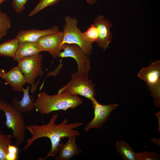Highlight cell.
<instances>
[{"label":"cell","mask_w":160,"mask_h":160,"mask_svg":"<svg viewBox=\"0 0 160 160\" xmlns=\"http://www.w3.org/2000/svg\"><path fill=\"white\" fill-rule=\"evenodd\" d=\"M1 78L11 87L15 92H23V85L27 82L25 76L17 66L7 72H4Z\"/></svg>","instance_id":"obj_12"},{"label":"cell","mask_w":160,"mask_h":160,"mask_svg":"<svg viewBox=\"0 0 160 160\" xmlns=\"http://www.w3.org/2000/svg\"><path fill=\"white\" fill-rule=\"evenodd\" d=\"M65 21L62 46L65 44H76L89 56L92 53V44L82 39V32L77 27L78 20L76 18L67 15L65 17Z\"/></svg>","instance_id":"obj_7"},{"label":"cell","mask_w":160,"mask_h":160,"mask_svg":"<svg viewBox=\"0 0 160 160\" xmlns=\"http://www.w3.org/2000/svg\"><path fill=\"white\" fill-rule=\"evenodd\" d=\"M61 0H39L35 7L29 14V17L35 15L45 8L56 4Z\"/></svg>","instance_id":"obj_22"},{"label":"cell","mask_w":160,"mask_h":160,"mask_svg":"<svg viewBox=\"0 0 160 160\" xmlns=\"http://www.w3.org/2000/svg\"><path fill=\"white\" fill-rule=\"evenodd\" d=\"M28 0H12V6L15 12L18 13L22 12Z\"/></svg>","instance_id":"obj_25"},{"label":"cell","mask_w":160,"mask_h":160,"mask_svg":"<svg viewBox=\"0 0 160 160\" xmlns=\"http://www.w3.org/2000/svg\"><path fill=\"white\" fill-rule=\"evenodd\" d=\"M76 137H70L66 143H61L58 155L55 157L56 160H70L73 157L80 155L82 150L77 145L76 143Z\"/></svg>","instance_id":"obj_14"},{"label":"cell","mask_w":160,"mask_h":160,"mask_svg":"<svg viewBox=\"0 0 160 160\" xmlns=\"http://www.w3.org/2000/svg\"><path fill=\"white\" fill-rule=\"evenodd\" d=\"M88 76L81 75L73 72L71 79L65 85L58 90V93L66 92L73 95H80L91 100L96 95L95 84Z\"/></svg>","instance_id":"obj_5"},{"label":"cell","mask_w":160,"mask_h":160,"mask_svg":"<svg viewBox=\"0 0 160 160\" xmlns=\"http://www.w3.org/2000/svg\"><path fill=\"white\" fill-rule=\"evenodd\" d=\"M6 0H0V5Z\"/></svg>","instance_id":"obj_28"},{"label":"cell","mask_w":160,"mask_h":160,"mask_svg":"<svg viewBox=\"0 0 160 160\" xmlns=\"http://www.w3.org/2000/svg\"><path fill=\"white\" fill-rule=\"evenodd\" d=\"M41 52L37 42H25L19 43L13 59L18 62L25 57L37 54Z\"/></svg>","instance_id":"obj_16"},{"label":"cell","mask_w":160,"mask_h":160,"mask_svg":"<svg viewBox=\"0 0 160 160\" xmlns=\"http://www.w3.org/2000/svg\"><path fill=\"white\" fill-rule=\"evenodd\" d=\"M93 22L99 31V38L96 41V44L105 51L112 41V34L111 31L112 23L109 20L101 15H98L94 19Z\"/></svg>","instance_id":"obj_11"},{"label":"cell","mask_w":160,"mask_h":160,"mask_svg":"<svg viewBox=\"0 0 160 160\" xmlns=\"http://www.w3.org/2000/svg\"><path fill=\"white\" fill-rule=\"evenodd\" d=\"M30 87L28 85L23 88V95L22 99L18 100L17 97L12 100V104L14 107L21 113H28L35 108V100L33 96L29 94Z\"/></svg>","instance_id":"obj_15"},{"label":"cell","mask_w":160,"mask_h":160,"mask_svg":"<svg viewBox=\"0 0 160 160\" xmlns=\"http://www.w3.org/2000/svg\"><path fill=\"white\" fill-rule=\"evenodd\" d=\"M83 100L78 95L63 92L50 95L45 92H39L35 100V108L42 114H47L58 110L66 111L75 108L82 104Z\"/></svg>","instance_id":"obj_2"},{"label":"cell","mask_w":160,"mask_h":160,"mask_svg":"<svg viewBox=\"0 0 160 160\" xmlns=\"http://www.w3.org/2000/svg\"><path fill=\"white\" fill-rule=\"evenodd\" d=\"M59 31L58 28L57 26L41 30L36 29L21 30L16 34L15 38L19 43L25 42H37L42 37Z\"/></svg>","instance_id":"obj_13"},{"label":"cell","mask_w":160,"mask_h":160,"mask_svg":"<svg viewBox=\"0 0 160 160\" xmlns=\"http://www.w3.org/2000/svg\"><path fill=\"white\" fill-rule=\"evenodd\" d=\"M5 71L4 70L0 69V78H1V75ZM0 82L1 81H0Z\"/></svg>","instance_id":"obj_27"},{"label":"cell","mask_w":160,"mask_h":160,"mask_svg":"<svg viewBox=\"0 0 160 160\" xmlns=\"http://www.w3.org/2000/svg\"><path fill=\"white\" fill-rule=\"evenodd\" d=\"M160 155L153 152L145 151L137 153V160H155L160 159Z\"/></svg>","instance_id":"obj_23"},{"label":"cell","mask_w":160,"mask_h":160,"mask_svg":"<svg viewBox=\"0 0 160 160\" xmlns=\"http://www.w3.org/2000/svg\"><path fill=\"white\" fill-rule=\"evenodd\" d=\"M19 44L16 38L5 41L0 44V56L14 57Z\"/></svg>","instance_id":"obj_18"},{"label":"cell","mask_w":160,"mask_h":160,"mask_svg":"<svg viewBox=\"0 0 160 160\" xmlns=\"http://www.w3.org/2000/svg\"><path fill=\"white\" fill-rule=\"evenodd\" d=\"M12 136L3 134L0 130V160H6L8 145L12 142Z\"/></svg>","instance_id":"obj_19"},{"label":"cell","mask_w":160,"mask_h":160,"mask_svg":"<svg viewBox=\"0 0 160 160\" xmlns=\"http://www.w3.org/2000/svg\"><path fill=\"white\" fill-rule=\"evenodd\" d=\"M63 38V31H59L42 37L37 42L41 52H49L52 57L55 59L58 57L61 51Z\"/></svg>","instance_id":"obj_10"},{"label":"cell","mask_w":160,"mask_h":160,"mask_svg":"<svg viewBox=\"0 0 160 160\" xmlns=\"http://www.w3.org/2000/svg\"><path fill=\"white\" fill-rule=\"evenodd\" d=\"M99 31L97 28L93 24L86 31L82 33V39L86 42L92 44L97 41L99 38Z\"/></svg>","instance_id":"obj_21"},{"label":"cell","mask_w":160,"mask_h":160,"mask_svg":"<svg viewBox=\"0 0 160 160\" xmlns=\"http://www.w3.org/2000/svg\"><path fill=\"white\" fill-rule=\"evenodd\" d=\"M91 100L93 106L94 116L84 127V129L87 132L92 128H100L108 119L111 112L119 106L116 103L108 105L101 104L95 98Z\"/></svg>","instance_id":"obj_9"},{"label":"cell","mask_w":160,"mask_h":160,"mask_svg":"<svg viewBox=\"0 0 160 160\" xmlns=\"http://www.w3.org/2000/svg\"><path fill=\"white\" fill-rule=\"evenodd\" d=\"M58 117L57 114L53 115L49 122L46 124L26 125V129L30 132L32 136L28 139L23 150H28L33 142L39 138H48L51 143L50 150L44 157L38 159L45 160L49 157H53L58 154L61 143L60 141L62 138L80 135V132L75 129L83 125L82 123L77 122L68 123V119L65 118L62 122L57 124L55 122Z\"/></svg>","instance_id":"obj_1"},{"label":"cell","mask_w":160,"mask_h":160,"mask_svg":"<svg viewBox=\"0 0 160 160\" xmlns=\"http://www.w3.org/2000/svg\"><path fill=\"white\" fill-rule=\"evenodd\" d=\"M87 2L90 4L92 5L96 3L98 0H86Z\"/></svg>","instance_id":"obj_26"},{"label":"cell","mask_w":160,"mask_h":160,"mask_svg":"<svg viewBox=\"0 0 160 160\" xmlns=\"http://www.w3.org/2000/svg\"><path fill=\"white\" fill-rule=\"evenodd\" d=\"M58 57L61 58L71 57L76 61L78 66L77 73L79 74L88 76L91 70L90 60L87 55L78 45L65 44L61 47Z\"/></svg>","instance_id":"obj_8"},{"label":"cell","mask_w":160,"mask_h":160,"mask_svg":"<svg viewBox=\"0 0 160 160\" xmlns=\"http://www.w3.org/2000/svg\"><path fill=\"white\" fill-rule=\"evenodd\" d=\"M137 76L146 83L150 92L155 107L160 106V61L151 63L146 67H143L137 74Z\"/></svg>","instance_id":"obj_6"},{"label":"cell","mask_w":160,"mask_h":160,"mask_svg":"<svg viewBox=\"0 0 160 160\" xmlns=\"http://www.w3.org/2000/svg\"><path fill=\"white\" fill-rule=\"evenodd\" d=\"M11 25L9 17L7 14L0 10V40L7 35Z\"/></svg>","instance_id":"obj_20"},{"label":"cell","mask_w":160,"mask_h":160,"mask_svg":"<svg viewBox=\"0 0 160 160\" xmlns=\"http://www.w3.org/2000/svg\"><path fill=\"white\" fill-rule=\"evenodd\" d=\"M18 149L15 145L9 144L8 152L6 156V160H17L18 159Z\"/></svg>","instance_id":"obj_24"},{"label":"cell","mask_w":160,"mask_h":160,"mask_svg":"<svg viewBox=\"0 0 160 160\" xmlns=\"http://www.w3.org/2000/svg\"><path fill=\"white\" fill-rule=\"evenodd\" d=\"M43 55L39 53L25 57L18 62L17 66L25 76L27 82L31 85L30 90L32 94L35 93L39 83H36V79L43 75Z\"/></svg>","instance_id":"obj_4"},{"label":"cell","mask_w":160,"mask_h":160,"mask_svg":"<svg viewBox=\"0 0 160 160\" xmlns=\"http://www.w3.org/2000/svg\"><path fill=\"white\" fill-rule=\"evenodd\" d=\"M0 110L4 113L6 124L12 131L13 137L15 139V145H20L25 140L26 126L22 113L12 104L1 100H0Z\"/></svg>","instance_id":"obj_3"},{"label":"cell","mask_w":160,"mask_h":160,"mask_svg":"<svg viewBox=\"0 0 160 160\" xmlns=\"http://www.w3.org/2000/svg\"><path fill=\"white\" fill-rule=\"evenodd\" d=\"M117 152L125 160H137V153L135 152L132 147L123 140L116 142V145Z\"/></svg>","instance_id":"obj_17"}]
</instances>
